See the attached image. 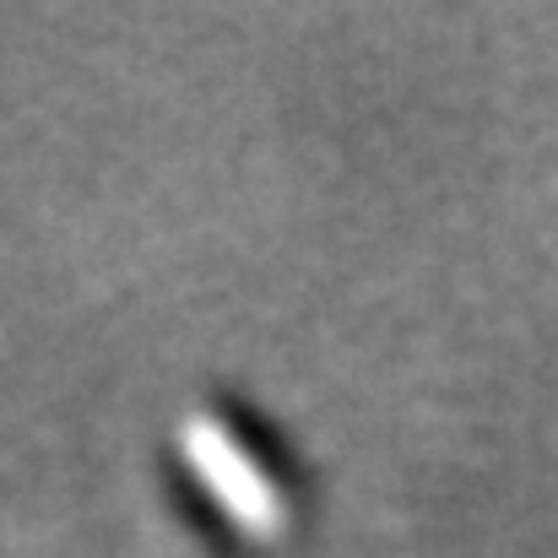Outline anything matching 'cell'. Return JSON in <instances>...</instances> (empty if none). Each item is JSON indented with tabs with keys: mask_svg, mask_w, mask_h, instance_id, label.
I'll use <instances>...</instances> for the list:
<instances>
[{
	"mask_svg": "<svg viewBox=\"0 0 558 558\" xmlns=\"http://www.w3.org/2000/svg\"><path fill=\"white\" fill-rule=\"evenodd\" d=\"M190 456H195V466L206 472L201 483H206V494L222 505V515L244 532V537H277L288 521V510H282V488L250 461V450H244V439H239V428H190Z\"/></svg>",
	"mask_w": 558,
	"mask_h": 558,
	"instance_id": "1",
	"label": "cell"
}]
</instances>
